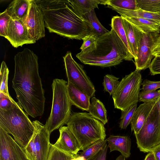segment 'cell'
<instances>
[{
  "mask_svg": "<svg viewBox=\"0 0 160 160\" xmlns=\"http://www.w3.org/2000/svg\"><path fill=\"white\" fill-rule=\"evenodd\" d=\"M38 59L37 56L28 48L18 52L14 58L12 80L18 102L26 113L33 118L42 115L45 101Z\"/></svg>",
  "mask_w": 160,
  "mask_h": 160,
  "instance_id": "1",
  "label": "cell"
},
{
  "mask_svg": "<svg viewBox=\"0 0 160 160\" xmlns=\"http://www.w3.org/2000/svg\"><path fill=\"white\" fill-rule=\"evenodd\" d=\"M35 1L41 8L45 27L50 32L80 40L90 33L85 21L70 6L68 0Z\"/></svg>",
  "mask_w": 160,
  "mask_h": 160,
  "instance_id": "2",
  "label": "cell"
},
{
  "mask_svg": "<svg viewBox=\"0 0 160 160\" xmlns=\"http://www.w3.org/2000/svg\"><path fill=\"white\" fill-rule=\"evenodd\" d=\"M76 57L82 63L117 58L132 61L133 58L132 54L112 28L109 32L98 37L90 46L77 54Z\"/></svg>",
  "mask_w": 160,
  "mask_h": 160,
  "instance_id": "3",
  "label": "cell"
},
{
  "mask_svg": "<svg viewBox=\"0 0 160 160\" xmlns=\"http://www.w3.org/2000/svg\"><path fill=\"white\" fill-rule=\"evenodd\" d=\"M0 127L12 135L23 148L27 145L34 133L32 122L18 102L9 109H0Z\"/></svg>",
  "mask_w": 160,
  "mask_h": 160,
  "instance_id": "4",
  "label": "cell"
},
{
  "mask_svg": "<svg viewBox=\"0 0 160 160\" xmlns=\"http://www.w3.org/2000/svg\"><path fill=\"white\" fill-rule=\"evenodd\" d=\"M66 124L76 138L82 151L95 142L106 139L104 125L89 113H71Z\"/></svg>",
  "mask_w": 160,
  "mask_h": 160,
  "instance_id": "5",
  "label": "cell"
},
{
  "mask_svg": "<svg viewBox=\"0 0 160 160\" xmlns=\"http://www.w3.org/2000/svg\"><path fill=\"white\" fill-rule=\"evenodd\" d=\"M68 82L63 79H53V97L50 116L45 126L50 134L66 124L71 115L72 105L67 90Z\"/></svg>",
  "mask_w": 160,
  "mask_h": 160,
  "instance_id": "6",
  "label": "cell"
},
{
  "mask_svg": "<svg viewBox=\"0 0 160 160\" xmlns=\"http://www.w3.org/2000/svg\"><path fill=\"white\" fill-rule=\"evenodd\" d=\"M142 81L140 70L136 69L122 78L112 95L114 108L125 111L137 104Z\"/></svg>",
  "mask_w": 160,
  "mask_h": 160,
  "instance_id": "7",
  "label": "cell"
},
{
  "mask_svg": "<svg viewBox=\"0 0 160 160\" xmlns=\"http://www.w3.org/2000/svg\"><path fill=\"white\" fill-rule=\"evenodd\" d=\"M135 135L138 147L144 152H152L160 144V112L157 102L143 126Z\"/></svg>",
  "mask_w": 160,
  "mask_h": 160,
  "instance_id": "8",
  "label": "cell"
},
{
  "mask_svg": "<svg viewBox=\"0 0 160 160\" xmlns=\"http://www.w3.org/2000/svg\"><path fill=\"white\" fill-rule=\"evenodd\" d=\"M63 58L68 82L78 87L90 98L93 97L96 91L94 86L82 66L74 60L70 52H67Z\"/></svg>",
  "mask_w": 160,
  "mask_h": 160,
  "instance_id": "9",
  "label": "cell"
},
{
  "mask_svg": "<svg viewBox=\"0 0 160 160\" xmlns=\"http://www.w3.org/2000/svg\"><path fill=\"white\" fill-rule=\"evenodd\" d=\"M160 41L159 32L144 33L139 42L137 59L134 60L136 69L141 71L149 68L154 57L152 50Z\"/></svg>",
  "mask_w": 160,
  "mask_h": 160,
  "instance_id": "10",
  "label": "cell"
},
{
  "mask_svg": "<svg viewBox=\"0 0 160 160\" xmlns=\"http://www.w3.org/2000/svg\"><path fill=\"white\" fill-rule=\"evenodd\" d=\"M32 40L34 42L45 36L44 16L40 6L31 0L28 13L22 20Z\"/></svg>",
  "mask_w": 160,
  "mask_h": 160,
  "instance_id": "11",
  "label": "cell"
},
{
  "mask_svg": "<svg viewBox=\"0 0 160 160\" xmlns=\"http://www.w3.org/2000/svg\"><path fill=\"white\" fill-rule=\"evenodd\" d=\"M15 48L25 44L35 43L31 39L25 25L22 20L11 18L5 37Z\"/></svg>",
  "mask_w": 160,
  "mask_h": 160,
  "instance_id": "12",
  "label": "cell"
},
{
  "mask_svg": "<svg viewBox=\"0 0 160 160\" xmlns=\"http://www.w3.org/2000/svg\"><path fill=\"white\" fill-rule=\"evenodd\" d=\"M34 131L36 160H48L51 144L50 142V134L45 125L38 120L32 122Z\"/></svg>",
  "mask_w": 160,
  "mask_h": 160,
  "instance_id": "13",
  "label": "cell"
},
{
  "mask_svg": "<svg viewBox=\"0 0 160 160\" xmlns=\"http://www.w3.org/2000/svg\"><path fill=\"white\" fill-rule=\"evenodd\" d=\"M59 136L53 145L63 152L73 156L81 150L80 146L76 138L68 126L59 128Z\"/></svg>",
  "mask_w": 160,
  "mask_h": 160,
  "instance_id": "14",
  "label": "cell"
},
{
  "mask_svg": "<svg viewBox=\"0 0 160 160\" xmlns=\"http://www.w3.org/2000/svg\"><path fill=\"white\" fill-rule=\"evenodd\" d=\"M15 142L12 137L0 127V160H21Z\"/></svg>",
  "mask_w": 160,
  "mask_h": 160,
  "instance_id": "15",
  "label": "cell"
},
{
  "mask_svg": "<svg viewBox=\"0 0 160 160\" xmlns=\"http://www.w3.org/2000/svg\"><path fill=\"white\" fill-rule=\"evenodd\" d=\"M122 18V25L129 47L135 60L137 58L140 42L145 32L124 18Z\"/></svg>",
  "mask_w": 160,
  "mask_h": 160,
  "instance_id": "16",
  "label": "cell"
},
{
  "mask_svg": "<svg viewBox=\"0 0 160 160\" xmlns=\"http://www.w3.org/2000/svg\"><path fill=\"white\" fill-rule=\"evenodd\" d=\"M67 90L72 105L88 112L91 98L78 87L69 82H68Z\"/></svg>",
  "mask_w": 160,
  "mask_h": 160,
  "instance_id": "17",
  "label": "cell"
},
{
  "mask_svg": "<svg viewBox=\"0 0 160 160\" xmlns=\"http://www.w3.org/2000/svg\"><path fill=\"white\" fill-rule=\"evenodd\" d=\"M156 102L144 103L136 108L131 122L132 131L134 135L138 134L143 126Z\"/></svg>",
  "mask_w": 160,
  "mask_h": 160,
  "instance_id": "18",
  "label": "cell"
},
{
  "mask_svg": "<svg viewBox=\"0 0 160 160\" xmlns=\"http://www.w3.org/2000/svg\"><path fill=\"white\" fill-rule=\"evenodd\" d=\"M107 140L110 152L114 151H118L126 158L130 157L131 142L128 137L110 135Z\"/></svg>",
  "mask_w": 160,
  "mask_h": 160,
  "instance_id": "19",
  "label": "cell"
},
{
  "mask_svg": "<svg viewBox=\"0 0 160 160\" xmlns=\"http://www.w3.org/2000/svg\"><path fill=\"white\" fill-rule=\"evenodd\" d=\"M31 0H14L8 5L6 10L11 18L13 20H23L29 11Z\"/></svg>",
  "mask_w": 160,
  "mask_h": 160,
  "instance_id": "20",
  "label": "cell"
},
{
  "mask_svg": "<svg viewBox=\"0 0 160 160\" xmlns=\"http://www.w3.org/2000/svg\"><path fill=\"white\" fill-rule=\"evenodd\" d=\"M68 0L70 6L80 17L84 14L98 8V5L101 4V0Z\"/></svg>",
  "mask_w": 160,
  "mask_h": 160,
  "instance_id": "21",
  "label": "cell"
},
{
  "mask_svg": "<svg viewBox=\"0 0 160 160\" xmlns=\"http://www.w3.org/2000/svg\"><path fill=\"white\" fill-rule=\"evenodd\" d=\"M82 18L87 25L90 33H93L98 37L109 32L100 23L95 14L94 10L83 15Z\"/></svg>",
  "mask_w": 160,
  "mask_h": 160,
  "instance_id": "22",
  "label": "cell"
},
{
  "mask_svg": "<svg viewBox=\"0 0 160 160\" xmlns=\"http://www.w3.org/2000/svg\"><path fill=\"white\" fill-rule=\"evenodd\" d=\"M88 112L94 118L104 125L108 122L107 112L102 102L95 97L92 98Z\"/></svg>",
  "mask_w": 160,
  "mask_h": 160,
  "instance_id": "23",
  "label": "cell"
},
{
  "mask_svg": "<svg viewBox=\"0 0 160 160\" xmlns=\"http://www.w3.org/2000/svg\"><path fill=\"white\" fill-rule=\"evenodd\" d=\"M121 17L140 18L157 24L160 26V13H154L141 9L137 10H116Z\"/></svg>",
  "mask_w": 160,
  "mask_h": 160,
  "instance_id": "24",
  "label": "cell"
},
{
  "mask_svg": "<svg viewBox=\"0 0 160 160\" xmlns=\"http://www.w3.org/2000/svg\"><path fill=\"white\" fill-rule=\"evenodd\" d=\"M105 5L114 10H137L138 7L136 0H101V4Z\"/></svg>",
  "mask_w": 160,
  "mask_h": 160,
  "instance_id": "25",
  "label": "cell"
},
{
  "mask_svg": "<svg viewBox=\"0 0 160 160\" xmlns=\"http://www.w3.org/2000/svg\"><path fill=\"white\" fill-rule=\"evenodd\" d=\"M122 17L125 18L145 33L160 32V26L157 23L140 18L128 16Z\"/></svg>",
  "mask_w": 160,
  "mask_h": 160,
  "instance_id": "26",
  "label": "cell"
},
{
  "mask_svg": "<svg viewBox=\"0 0 160 160\" xmlns=\"http://www.w3.org/2000/svg\"><path fill=\"white\" fill-rule=\"evenodd\" d=\"M107 144V139L98 140L87 147L80 153L79 155L85 160H92Z\"/></svg>",
  "mask_w": 160,
  "mask_h": 160,
  "instance_id": "27",
  "label": "cell"
},
{
  "mask_svg": "<svg viewBox=\"0 0 160 160\" xmlns=\"http://www.w3.org/2000/svg\"><path fill=\"white\" fill-rule=\"evenodd\" d=\"M111 26L112 29L116 33L127 48L132 54L123 26L122 17L118 16L113 17L112 19Z\"/></svg>",
  "mask_w": 160,
  "mask_h": 160,
  "instance_id": "28",
  "label": "cell"
},
{
  "mask_svg": "<svg viewBox=\"0 0 160 160\" xmlns=\"http://www.w3.org/2000/svg\"><path fill=\"white\" fill-rule=\"evenodd\" d=\"M139 8L146 11L160 13V0H136Z\"/></svg>",
  "mask_w": 160,
  "mask_h": 160,
  "instance_id": "29",
  "label": "cell"
},
{
  "mask_svg": "<svg viewBox=\"0 0 160 160\" xmlns=\"http://www.w3.org/2000/svg\"><path fill=\"white\" fill-rule=\"evenodd\" d=\"M9 71L5 62L3 61L1 64L0 72V92L11 97L8 92V79Z\"/></svg>",
  "mask_w": 160,
  "mask_h": 160,
  "instance_id": "30",
  "label": "cell"
},
{
  "mask_svg": "<svg viewBox=\"0 0 160 160\" xmlns=\"http://www.w3.org/2000/svg\"><path fill=\"white\" fill-rule=\"evenodd\" d=\"M119 78L110 74L104 76L102 84L105 91L108 92L110 95H112L119 85L120 82Z\"/></svg>",
  "mask_w": 160,
  "mask_h": 160,
  "instance_id": "31",
  "label": "cell"
},
{
  "mask_svg": "<svg viewBox=\"0 0 160 160\" xmlns=\"http://www.w3.org/2000/svg\"><path fill=\"white\" fill-rule=\"evenodd\" d=\"M137 104L133 105L125 111H122L119 123V127L121 129H125L131 123Z\"/></svg>",
  "mask_w": 160,
  "mask_h": 160,
  "instance_id": "32",
  "label": "cell"
},
{
  "mask_svg": "<svg viewBox=\"0 0 160 160\" xmlns=\"http://www.w3.org/2000/svg\"><path fill=\"white\" fill-rule=\"evenodd\" d=\"M139 100L144 103L156 102L160 98V89L158 91H142L140 92Z\"/></svg>",
  "mask_w": 160,
  "mask_h": 160,
  "instance_id": "33",
  "label": "cell"
},
{
  "mask_svg": "<svg viewBox=\"0 0 160 160\" xmlns=\"http://www.w3.org/2000/svg\"><path fill=\"white\" fill-rule=\"evenodd\" d=\"M73 156L59 150L51 144L48 160H70Z\"/></svg>",
  "mask_w": 160,
  "mask_h": 160,
  "instance_id": "34",
  "label": "cell"
},
{
  "mask_svg": "<svg viewBox=\"0 0 160 160\" xmlns=\"http://www.w3.org/2000/svg\"><path fill=\"white\" fill-rule=\"evenodd\" d=\"M123 60L122 58H117L109 60L86 61L82 63L90 65L106 67L117 65L122 62Z\"/></svg>",
  "mask_w": 160,
  "mask_h": 160,
  "instance_id": "35",
  "label": "cell"
},
{
  "mask_svg": "<svg viewBox=\"0 0 160 160\" xmlns=\"http://www.w3.org/2000/svg\"><path fill=\"white\" fill-rule=\"evenodd\" d=\"M11 18L6 9L0 13V35L5 38L8 27Z\"/></svg>",
  "mask_w": 160,
  "mask_h": 160,
  "instance_id": "36",
  "label": "cell"
},
{
  "mask_svg": "<svg viewBox=\"0 0 160 160\" xmlns=\"http://www.w3.org/2000/svg\"><path fill=\"white\" fill-rule=\"evenodd\" d=\"M23 149L28 159L29 160H36V151L34 134L27 145Z\"/></svg>",
  "mask_w": 160,
  "mask_h": 160,
  "instance_id": "37",
  "label": "cell"
},
{
  "mask_svg": "<svg viewBox=\"0 0 160 160\" xmlns=\"http://www.w3.org/2000/svg\"><path fill=\"white\" fill-rule=\"evenodd\" d=\"M15 102L11 97H8L0 92V109H9Z\"/></svg>",
  "mask_w": 160,
  "mask_h": 160,
  "instance_id": "38",
  "label": "cell"
},
{
  "mask_svg": "<svg viewBox=\"0 0 160 160\" xmlns=\"http://www.w3.org/2000/svg\"><path fill=\"white\" fill-rule=\"evenodd\" d=\"M142 88L143 91H155L160 88V81H152L148 79L145 80L142 83Z\"/></svg>",
  "mask_w": 160,
  "mask_h": 160,
  "instance_id": "39",
  "label": "cell"
},
{
  "mask_svg": "<svg viewBox=\"0 0 160 160\" xmlns=\"http://www.w3.org/2000/svg\"><path fill=\"white\" fill-rule=\"evenodd\" d=\"M98 37L93 33H90L86 35L82 39L83 43L80 48L82 50H84L94 43L97 40Z\"/></svg>",
  "mask_w": 160,
  "mask_h": 160,
  "instance_id": "40",
  "label": "cell"
},
{
  "mask_svg": "<svg viewBox=\"0 0 160 160\" xmlns=\"http://www.w3.org/2000/svg\"><path fill=\"white\" fill-rule=\"evenodd\" d=\"M149 68L151 75L160 74V57H154Z\"/></svg>",
  "mask_w": 160,
  "mask_h": 160,
  "instance_id": "41",
  "label": "cell"
},
{
  "mask_svg": "<svg viewBox=\"0 0 160 160\" xmlns=\"http://www.w3.org/2000/svg\"><path fill=\"white\" fill-rule=\"evenodd\" d=\"M108 146L107 144L97 155L92 160H107V153Z\"/></svg>",
  "mask_w": 160,
  "mask_h": 160,
  "instance_id": "42",
  "label": "cell"
},
{
  "mask_svg": "<svg viewBox=\"0 0 160 160\" xmlns=\"http://www.w3.org/2000/svg\"><path fill=\"white\" fill-rule=\"evenodd\" d=\"M15 145L16 151L21 160H29L27 158L23 148L18 145L16 141Z\"/></svg>",
  "mask_w": 160,
  "mask_h": 160,
  "instance_id": "43",
  "label": "cell"
},
{
  "mask_svg": "<svg viewBox=\"0 0 160 160\" xmlns=\"http://www.w3.org/2000/svg\"><path fill=\"white\" fill-rule=\"evenodd\" d=\"M152 152L154 154L156 160H160V144L156 147Z\"/></svg>",
  "mask_w": 160,
  "mask_h": 160,
  "instance_id": "44",
  "label": "cell"
},
{
  "mask_svg": "<svg viewBox=\"0 0 160 160\" xmlns=\"http://www.w3.org/2000/svg\"><path fill=\"white\" fill-rule=\"evenodd\" d=\"M152 54L154 57H160V41L153 49Z\"/></svg>",
  "mask_w": 160,
  "mask_h": 160,
  "instance_id": "45",
  "label": "cell"
},
{
  "mask_svg": "<svg viewBox=\"0 0 160 160\" xmlns=\"http://www.w3.org/2000/svg\"><path fill=\"white\" fill-rule=\"evenodd\" d=\"M144 160H156L153 152H149L146 156Z\"/></svg>",
  "mask_w": 160,
  "mask_h": 160,
  "instance_id": "46",
  "label": "cell"
},
{
  "mask_svg": "<svg viewBox=\"0 0 160 160\" xmlns=\"http://www.w3.org/2000/svg\"><path fill=\"white\" fill-rule=\"evenodd\" d=\"M70 160H85L82 157L80 156L79 154H77L74 156Z\"/></svg>",
  "mask_w": 160,
  "mask_h": 160,
  "instance_id": "47",
  "label": "cell"
},
{
  "mask_svg": "<svg viewBox=\"0 0 160 160\" xmlns=\"http://www.w3.org/2000/svg\"><path fill=\"white\" fill-rule=\"evenodd\" d=\"M116 160H126V158L122 155H119L116 159Z\"/></svg>",
  "mask_w": 160,
  "mask_h": 160,
  "instance_id": "48",
  "label": "cell"
},
{
  "mask_svg": "<svg viewBox=\"0 0 160 160\" xmlns=\"http://www.w3.org/2000/svg\"><path fill=\"white\" fill-rule=\"evenodd\" d=\"M157 104L158 106L159 110L160 112V98H159L157 101Z\"/></svg>",
  "mask_w": 160,
  "mask_h": 160,
  "instance_id": "49",
  "label": "cell"
}]
</instances>
